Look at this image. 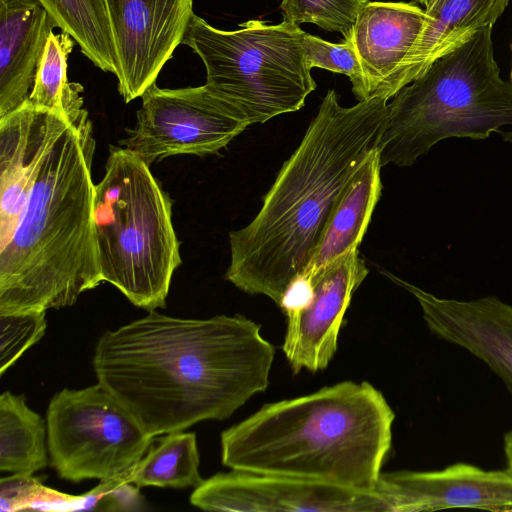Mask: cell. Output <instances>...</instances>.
Segmentation results:
<instances>
[{
  "instance_id": "obj_1",
  "label": "cell",
  "mask_w": 512,
  "mask_h": 512,
  "mask_svg": "<svg viewBox=\"0 0 512 512\" xmlns=\"http://www.w3.org/2000/svg\"><path fill=\"white\" fill-rule=\"evenodd\" d=\"M275 349L242 315L183 319L149 311L98 339L101 384L155 437L231 416L266 390Z\"/></svg>"
},
{
  "instance_id": "obj_2",
  "label": "cell",
  "mask_w": 512,
  "mask_h": 512,
  "mask_svg": "<svg viewBox=\"0 0 512 512\" xmlns=\"http://www.w3.org/2000/svg\"><path fill=\"white\" fill-rule=\"evenodd\" d=\"M387 101L372 97L343 107L336 92L327 91L257 215L229 233L227 281L282 306L307 268L347 184L378 149Z\"/></svg>"
},
{
  "instance_id": "obj_3",
  "label": "cell",
  "mask_w": 512,
  "mask_h": 512,
  "mask_svg": "<svg viewBox=\"0 0 512 512\" xmlns=\"http://www.w3.org/2000/svg\"><path fill=\"white\" fill-rule=\"evenodd\" d=\"M86 109L62 116L36 168L9 243L0 249V314L72 306L103 282Z\"/></svg>"
},
{
  "instance_id": "obj_4",
  "label": "cell",
  "mask_w": 512,
  "mask_h": 512,
  "mask_svg": "<svg viewBox=\"0 0 512 512\" xmlns=\"http://www.w3.org/2000/svg\"><path fill=\"white\" fill-rule=\"evenodd\" d=\"M395 415L368 382L344 381L262 406L221 433L232 470L375 491Z\"/></svg>"
},
{
  "instance_id": "obj_5",
  "label": "cell",
  "mask_w": 512,
  "mask_h": 512,
  "mask_svg": "<svg viewBox=\"0 0 512 512\" xmlns=\"http://www.w3.org/2000/svg\"><path fill=\"white\" fill-rule=\"evenodd\" d=\"M492 28L476 31L392 97L378 145L382 167L411 166L450 137L498 133L512 142V81L500 77Z\"/></svg>"
},
{
  "instance_id": "obj_6",
  "label": "cell",
  "mask_w": 512,
  "mask_h": 512,
  "mask_svg": "<svg viewBox=\"0 0 512 512\" xmlns=\"http://www.w3.org/2000/svg\"><path fill=\"white\" fill-rule=\"evenodd\" d=\"M172 204L150 165L124 147L110 146L94 197L101 275L147 311L166 306L182 262Z\"/></svg>"
},
{
  "instance_id": "obj_7",
  "label": "cell",
  "mask_w": 512,
  "mask_h": 512,
  "mask_svg": "<svg viewBox=\"0 0 512 512\" xmlns=\"http://www.w3.org/2000/svg\"><path fill=\"white\" fill-rule=\"evenodd\" d=\"M299 25L248 20L234 31L217 29L193 15L182 44L206 69L208 89L248 125L300 110L316 89Z\"/></svg>"
},
{
  "instance_id": "obj_8",
  "label": "cell",
  "mask_w": 512,
  "mask_h": 512,
  "mask_svg": "<svg viewBox=\"0 0 512 512\" xmlns=\"http://www.w3.org/2000/svg\"><path fill=\"white\" fill-rule=\"evenodd\" d=\"M46 425L50 465L72 482L124 478L154 442L99 383L56 393Z\"/></svg>"
},
{
  "instance_id": "obj_9",
  "label": "cell",
  "mask_w": 512,
  "mask_h": 512,
  "mask_svg": "<svg viewBox=\"0 0 512 512\" xmlns=\"http://www.w3.org/2000/svg\"><path fill=\"white\" fill-rule=\"evenodd\" d=\"M141 98L136 123L119 146L148 165L182 154H217L249 126L205 84L163 89L154 83Z\"/></svg>"
},
{
  "instance_id": "obj_10",
  "label": "cell",
  "mask_w": 512,
  "mask_h": 512,
  "mask_svg": "<svg viewBox=\"0 0 512 512\" xmlns=\"http://www.w3.org/2000/svg\"><path fill=\"white\" fill-rule=\"evenodd\" d=\"M368 274L358 249L341 256L312 279L298 281L281 308L287 316L283 352L291 369L323 370L334 357L343 317Z\"/></svg>"
},
{
  "instance_id": "obj_11",
  "label": "cell",
  "mask_w": 512,
  "mask_h": 512,
  "mask_svg": "<svg viewBox=\"0 0 512 512\" xmlns=\"http://www.w3.org/2000/svg\"><path fill=\"white\" fill-rule=\"evenodd\" d=\"M190 503L206 511L389 512L376 491L238 470L204 480Z\"/></svg>"
},
{
  "instance_id": "obj_12",
  "label": "cell",
  "mask_w": 512,
  "mask_h": 512,
  "mask_svg": "<svg viewBox=\"0 0 512 512\" xmlns=\"http://www.w3.org/2000/svg\"><path fill=\"white\" fill-rule=\"evenodd\" d=\"M125 103L154 83L194 15L193 0H103Z\"/></svg>"
},
{
  "instance_id": "obj_13",
  "label": "cell",
  "mask_w": 512,
  "mask_h": 512,
  "mask_svg": "<svg viewBox=\"0 0 512 512\" xmlns=\"http://www.w3.org/2000/svg\"><path fill=\"white\" fill-rule=\"evenodd\" d=\"M375 491L389 512L471 508L512 511V471L455 463L434 471L381 473Z\"/></svg>"
},
{
  "instance_id": "obj_14",
  "label": "cell",
  "mask_w": 512,
  "mask_h": 512,
  "mask_svg": "<svg viewBox=\"0 0 512 512\" xmlns=\"http://www.w3.org/2000/svg\"><path fill=\"white\" fill-rule=\"evenodd\" d=\"M383 274L416 298L432 334L486 364L512 395V305L496 296L440 298L388 271Z\"/></svg>"
},
{
  "instance_id": "obj_15",
  "label": "cell",
  "mask_w": 512,
  "mask_h": 512,
  "mask_svg": "<svg viewBox=\"0 0 512 512\" xmlns=\"http://www.w3.org/2000/svg\"><path fill=\"white\" fill-rule=\"evenodd\" d=\"M428 22L413 2L369 1L348 34L363 72L368 99L398 91L401 70Z\"/></svg>"
},
{
  "instance_id": "obj_16",
  "label": "cell",
  "mask_w": 512,
  "mask_h": 512,
  "mask_svg": "<svg viewBox=\"0 0 512 512\" xmlns=\"http://www.w3.org/2000/svg\"><path fill=\"white\" fill-rule=\"evenodd\" d=\"M62 116L28 100L0 118V249L13 236L39 160Z\"/></svg>"
},
{
  "instance_id": "obj_17",
  "label": "cell",
  "mask_w": 512,
  "mask_h": 512,
  "mask_svg": "<svg viewBox=\"0 0 512 512\" xmlns=\"http://www.w3.org/2000/svg\"><path fill=\"white\" fill-rule=\"evenodd\" d=\"M57 22L37 0H0V118L24 105Z\"/></svg>"
},
{
  "instance_id": "obj_18",
  "label": "cell",
  "mask_w": 512,
  "mask_h": 512,
  "mask_svg": "<svg viewBox=\"0 0 512 512\" xmlns=\"http://www.w3.org/2000/svg\"><path fill=\"white\" fill-rule=\"evenodd\" d=\"M510 0H413L422 5L428 22L407 58L399 90L422 74L435 60L467 41L476 31L493 26Z\"/></svg>"
},
{
  "instance_id": "obj_19",
  "label": "cell",
  "mask_w": 512,
  "mask_h": 512,
  "mask_svg": "<svg viewBox=\"0 0 512 512\" xmlns=\"http://www.w3.org/2000/svg\"><path fill=\"white\" fill-rule=\"evenodd\" d=\"M376 149L344 189L299 281H308L341 256L358 249L382 192Z\"/></svg>"
},
{
  "instance_id": "obj_20",
  "label": "cell",
  "mask_w": 512,
  "mask_h": 512,
  "mask_svg": "<svg viewBox=\"0 0 512 512\" xmlns=\"http://www.w3.org/2000/svg\"><path fill=\"white\" fill-rule=\"evenodd\" d=\"M48 464L47 425L23 395L0 396V470L31 476Z\"/></svg>"
},
{
  "instance_id": "obj_21",
  "label": "cell",
  "mask_w": 512,
  "mask_h": 512,
  "mask_svg": "<svg viewBox=\"0 0 512 512\" xmlns=\"http://www.w3.org/2000/svg\"><path fill=\"white\" fill-rule=\"evenodd\" d=\"M183 431L166 433L157 445L152 444L124 481L138 488L198 487L204 480L199 472L196 435Z\"/></svg>"
},
{
  "instance_id": "obj_22",
  "label": "cell",
  "mask_w": 512,
  "mask_h": 512,
  "mask_svg": "<svg viewBox=\"0 0 512 512\" xmlns=\"http://www.w3.org/2000/svg\"><path fill=\"white\" fill-rule=\"evenodd\" d=\"M62 32L68 33L81 52L104 72H118L112 33L103 0H37Z\"/></svg>"
},
{
  "instance_id": "obj_23",
  "label": "cell",
  "mask_w": 512,
  "mask_h": 512,
  "mask_svg": "<svg viewBox=\"0 0 512 512\" xmlns=\"http://www.w3.org/2000/svg\"><path fill=\"white\" fill-rule=\"evenodd\" d=\"M75 40L66 32H51L38 62L29 102L36 108L61 115L82 110L83 87L69 82L67 60Z\"/></svg>"
},
{
  "instance_id": "obj_24",
  "label": "cell",
  "mask_w": 512,
  "mask_h": 512,
  "mask_svg": "<svg viewBox=\"0 0 512 512\" xmlns=\"http://www.w3.org/2000/svg\"><path fill=\"white\" fill-rule=\"evenodd\" d=\"M369 0H282L283 21L312 23L330 32L350 33L357 16Z\"/></svg>"
},
{
  "instance_id": "obj_25",
  "label": "cell",
  "mask_w": 512,
  "mask_h": 512,
  "mask_svg": "<svg viewBox=\"0 0 512 512\" xmlns=\"http://www.w3.org/2000/svg\"><path fill=\"white\" fill-rule=\"evenodd\" d=\"M301 43L310 69L317 67L346 75L357 100L368 99L363 72L349 36L342 43H330L304 31Z\"/></svg>"
},
{
  "instance_id": "obj_26",
  "label": "cell",
  "mask_w": 512,
  "mask_h": 512,
  "mask_svg": "<svg viewBox=\"0 0 512 512\" xmlns=\"http://www.w3.org/2000/svg\"><path fill=\"white\" fill-rule=\"evenodd\" d=\"M46 311L0 314V374L2 375L46 329Z\"/></svg>"
},
{
  "instance_id": "obj_27",
  "label": "cell",
  "mask_w": 512,
  "mask_h": 512,
  "mask_svg": "<svg viewBox=\"0 0 512 512\" xmlns=\"http://www.w3.org/2000/svg\"><path fill=\"white\" fill-rule=\"evenodd\" d=\"M503 450L506 461V468L512 471V430L506 432L503 437Z\"/></svg>"
}]
</instances>
